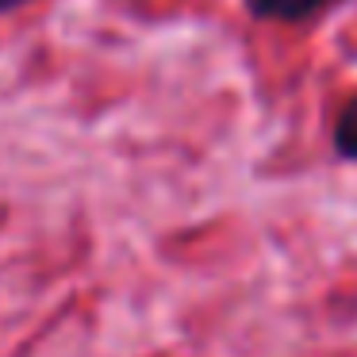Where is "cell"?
Masks as SVG:
<instances>
[{"mask_svg":"<svg viewBox=\"0 0 357 357\" xmlns=\"http://www.w3.org/2000/svg\"><path fill=\"white\" fill-rule=\"evenodd\" d=\"M24 4H31V0H0V12H12V8H24Z\"/></svg>","mask_w":357,"mask_h":357,"instance_id":"cell-3","label":"cell"},{"mask_svg":"<svg viewBox=\"0 0 357 357\" xmlns=\"http://www.w3.org/2000/svg\"><path fill=\"white\" fill-rule=\"evenodd\" d=\"M334 4H342V0H246L250 16L265 20V24H311Z\"/></svg>","mask_w":357,"mask_h":357,"instance_id":"cell-1","label":"cell"},{"mask_svg":"<svg viewBox=\"0 0 357 357\" xmlns=\"http://www.w3.org/2000/svg\"><path fill=\"white\" fill-rule=\"evenodd\" d=\"M334 154L346 158V162H357V93L349 96L346 104H342L338 119H334Z\"/></svg>","mask_w":357,"mask_h":357,"instance_id":"cell-2","label":"cell"}]
</instances>
